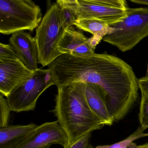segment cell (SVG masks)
I'll list each match as a JSON object with an SVG mask.
<instances>
[{"instance_id":"13","label":"cell","mask_w":148,"mask_h":148,"mask_svg":"<svg viewBox=\"0 0 148 148\" xmlns=\"http://www.w3.org/2000/svg\"><path fill=\"white\" fill-rule=\"evenodd\" d=\"M74 25L80 30L88 32L93 36L103 38L109 33L110 26L103 21L97 18L76 20Z\"/></svg>"},{"instance_id":"6","label":"cell","mask_w":148,"mask_h":148,"mask_svg":"<svg viewBox=\"0 0 148 148\" xmlns=\"http://www.w3.org/2000/svg\"><path fill=\"white\" fill-rule=\"evenodd\" d=\"M53 85L49 70L38 69L6 97L11 111L20 112L34 110L40 96Z\"/></svg>"},{"instance_id":"12","label":"cell","mask_w":148,"mask_h":148,"mask_svg":"<svg viewBox=\"0 0 148 148\" xmlns=\"http://www.w3.org/2000/svg\"><path fill=\"white\" fill-rule=\"evenodd\" d=\"M38 125H8L0 128V148H17L34 131Z\"/></svg>"},{"instance_id":"22","label":"cell","mask_w":148,"mask_h":148,"mask_svg":"<svg viewBox=\"0 0 148 148\" xmlns=\"http://www.w3.org/2000/svg\"><path fill=\"white\" fill-rule=\"evenodd\" d=\"M138 148H148V143L142 145H139Z\"/></svg>"},{"instance_id":"21","label":"cell","mask_w":148,"mask_h":148,"mask_svg":"<svg viewBox=\"0 0 148 148\" xmlns=\"http://www.w3.org/2000/svg\"><path fill=\"white\" fill-rule=\"evenodd\" d=\"M130 1L136 4L148 5V0H130Z\"/></svg>"},{"instance_id":"2","label":"cell","mask_w":148,"mask_h":148,"mask_svg":"<svg viewBox=\"0 0 148 148\" xmlns=\"http://www.w3.org/2000/svg\"><path fill=\"white\" fill-rule=\"evenodd\" d=\"M104 42L123 52L132 50L148 37V8H129L127 16L121 22L109 26Z\"/></svg>"},{"instance_id":"23","label":"cell","mask_w":148,"mask_h":148,"mask_svg":"<svg viewBox=\"0 0 148 148\" xmlns=\"http://www.w3.org/2000/svg\"><path fill=\"white\" fill-rule=\"evenodd\" d=\"M146 77H148V64H147V73H146Z\"/></svg>"},{"instance_id":"1","label":"cell","mask_w":148,"mask_h":148,"mask_svg":"<svg viewBox=\"0 0 148 148\" xmlns=\"http://www.w3.org/2000/svg\"><path fill=\"white\" fill-rule=\"evenodd\" d=\"M86 84L80 82L58 87L56 105L52 111L67 134L68 148L86 134L105 125L88 105Z\"/></svg>"},{"instance_id":"20","label":"cell","mask_w":148,"mask_h":148,"mask_svg":"<svg viewBox=\"0 0 148 148\" xmlns=\"http://www.w3.org/2000/svg\"><path fill=\"white\" fill-rule=\"evenodd\" d=\"M139 88L140 90L148 93V77L139 79Z\"/></svg>"},{"instance_id":"3","label":"cell","mask_w":148,"mask_h":148,"mask_svg":"<svg viewBox=\"0 0 148 148\" xmlns=\"http://www.w3.org/2000/svg\"><path fill=\"white\" fill-rule=\"evenodd\" d=\"M42 19L40 7L32 1H0V32L2 34L25 30L33 32Z\"/></svg>"},{"instance_id":"14","label":"cell","mask_w":148,"mask_h":148,"mask_svg":"<svg viewBox=\"0 0 148 148\" xmlns=\"http://www.w3.org/2000/svg\"><path fill=\"white\" fill-rule=\"evenodd\" d=\"M140 103L138 119L141 129L143 130L148 128V93L141 91Z\"/></svg>"},{"instance_id":"8","label":"cell","mask_w":148,"mask_h":148,"mask_svg":"<svg viewBox=\"0 0 148 148\" xmlns=\"http://www.w3.org/2000/svg\"><path fill=\"white\" fill-rule=\"evenodd\" d=\"M103 38L92 36L88 38L85 36L82 30L70 27L65 31L64 36L58 45L61 54L74 56H84L95 53V50Z\"/></svg>"},{"instance_id":"18","label":"cell","mask_w":148,"mask_h":148,"mask_svg":"<svg viewBox=\"0 0 148 148\" xmlns=\"http://www.w3.org/2000/svg\"><path fill=\"white\" fill-rule=\"evenodd\" d=\"M18 58L17 53L11 45L0 44V59H14Z\"/></svg>"},{"instance_id":"7","label":"cell","mask_w":148,"mask_h":148,"mask_svg":"<svg viewBox=\"0 0 148 148\" xmlns=\"http://www.w3.org/2000/svg\"><path fill=\"white\" fill-rule=\"evenodd\" d=\"M53 144L60 145L64 148L69 147L67 134L57 121L38 126L17 148H50Z\"/></svg>"},{"instance_id":"5","label":"cell","mask_w":148,"mask_h":148,"mask_svg":"<svg viewBox=\"0 0 148 148\" xmlns=\"http://www.w3.org/2000/svg\"><path fill=\"white\" fill-rule=\"evenodd\" d=\"M56 3L70 9L77 20L99 19L109 26L122 21L129 8L125 0H58Z\"/></svg>"},{"instance_id":"15","label":"cell","mask_w":148,"mask_h":148,"mask_svg":"<svg viewBox=\"0 0 148 148\" xmlns=\"http://www.w3.org/2000/svg\"><path fill=\"white\" fill-rule=\"evenodd\" d=\"M11 108L7 99L0 94V128L8 126L10 121Z\"/></svg>"},{"instance_id":"17","label":"cell","mask_w":148,"mask_h":148,"mask_svg":"<svg viewBox=\"0 0 148 148\" xmlns=\"http://www.w3.org/2000/svg\"><path fill=\"white\" fill-rule=\"evenodd\" d=\"M62 25L65 30L74 26L76 18L72 11L68 8L60 7Z\"/></svg>"},{"instance_id":"11","label":"cell","mask_w":148,"mask_h":148,"mask_svg":"<svg viewBox=\"0 0 148 148\" xmlns=\"http://www.w3.org/2000/svg\"><path fill=\"white\" fill-rule=\"evenodd\" d=\"M86 84V97L91 110L105 125H111L114 120L106 106L104 91L96 84Z\"/></svg>"},{"instance_id":"4","label":"cell","mask_w":148,"mask_h":148,"mask_svg":"<svg viewBox=\"0 0 148 148\" xmlns=\"http://www.w3.org/2000/svg\"><path fill=\"white\" fill-rule=\"evenodd\" d=\"M65 30L62 25L60 8L53 3L47 8L41 23L36 28L35 38L39 63L43 66L50 64L61 55L58 45Z\"/></svg>"},{"instance_id":"9","label":"cell","mask_w":148,"mask_h":148,"mask_svg":"<svg viewBox=\"0 0 148 148\" xmlns=\"http://www.w3.org/2000/svg\"><path fill=\"white\" fill-rule=\"evenodd\" d=\"M19 59H0V92L7 97L33 73Z\"/></svg>"},{"instance_id":"16","label":"cell","mask_w":148,"mask_h":148,"mask_svg":"<svg viewBox=\"0 0 148 148\" xmlns=\"http://www.w3.org/2000/svg\"><path fill=\"white\" fill-rule=\"evenodd\" d=\"M138 138H140L139 134L136 131L132 135L121 142L112 145H100L95 148H138L139 145L138 146L136 143H132L134 140Z\"/></svg>"},{"instance_id":"19","label":"cell","mask_w":148,"mask_h":148,"mask_svg":"<svg viewBox=\"0 0 148 148\" xmlns=\"http://www.w3.org/2000/svg\"><path fill=\"white\" fill-rule=\"evenodd\" d=\"M91 133L86 134L71 145L69 148H93L91 143Z\"/></svg>"},{"instance_id":"10","label":"cell","mask_w":148,"mask_h":148,"mask_svg":"<svg viewBox=\"0 0 148 148\" xmlns=\"http://www.w3.org/2000/svg\"><path fill=\"white\" fill-rule=\"evenodd\" d=\"M19 59L32 71L38 69V54L35 38L24 31L14 33L9 39Z\"/></svg>"}]
</instances>
